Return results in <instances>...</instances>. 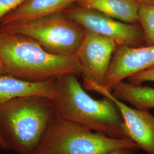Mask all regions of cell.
I'll return each mask as SVG.
<instances>
[{"label":"cell","instance_id":"cell-1","mask_svg":"<svg viewBox=\"0 0 154 154\" xmlns=\"http://www.w3.org/2000/svg\"><path fill=\"white\" fill-rule=\"evenodd\" d=\"M77 75L65 74L55 78L52 99L57 115L90 130L116 138H127L121 112L111 99H94L78 81Z\"/></svg>","mask_w":154,"mask_h":154},{"label":"cell","instance_id":"cell-2","mask_svg":"<svg viewBox=\"0 0 154 154\" xmlns=\"http://www.w3.org/2000/svg\"><path fill=\"white\" fill-rule=\"evenodd\" d=\"M0 58L8 74L32 82L82 72L75 56L53 54L33 39L16 33L0 31Z\"/></svg>","mask_w":154,"mask_h":154},{"label":"cell","instance_id":"cell-3","mask_svg":"<svg viewBox=\"0 0 154 154\" xmlns=\"http://www.w3.org/2000/svg\"><path fill=\"white\" fill-rule=\"evenodd\" d=\"M57 115L52 99L18 98L0 105V137L9 150L32 154Z\"/></svg>","mask_w":154,"mask_h":154},{"label":"cell","instance_id":"cell-4","mask_svg":"<svg viewBox=\"0 0 154 154\" xmlns=\"http://www.w3.org/2000/svg\"><path fill=\"white\" fill-rule=\"evenodd\" d=\"M123 147L134 151L139 149L129 138H112L56 115L32 154H109Z\"/></svg>","mask_w":154,"mask_h":154},{"label":"cell","instance_id":"cell-5","mask_svg":"<svg viewBox=\"0 0 154 154\" xmlns=\"http://www.w3.org/2000/svg\"><path fill=\"white\" fill-rule=\"evenodd\" d=\"M0 31L24 35L50 53L75 56L86 29L62 12L28 22L0 26Z\"/></svg>","mask_w":154,"mask_h":154},{"label":"cell","instance_id":"cell-6","mask_svg":"<svg viewBox=\"0 0 154 154\" xmlns=\"http://www.w3.org/2000/svg\"><path fill=\"white\" fill-rule=\"evenodd\" d=\"M63 13L86 30L113 40L118 47L137 48L145 45L143 30L139 23L122 22L99 11L78 5L72 6Z\"/></svg>","mask_w":154,"mask_h":154},{"label":"cell","instance_id":"cell-7","mask_svg":"<svg viewBox=\"0 0 154 154\" xmlns=\"http://www.w3.org/2000/svg\"><path fill=\"white\" fill-rule=\"evenodd\" d=\"M84 88L111 99L119 110L123 119L122 128L130 139L148 154H154V116L149 110L133 108L118 99L105 86L83 79Z\"/></svg>","mask_w":154,"mask_h":154},{"label":"cell","instance_id":"cell-8","mask_svg":"<svg viewBox=\"0 0 154 154\" xmlns=\"http://www.w3.org/2000/svg\"><path fill=\"white\" fill-rule=\"evenodd\" d=\"M117 48L113 40L86 30L75 55L81 67L83 79L104 86Z\"/></svg>","mask_w":154,"mask_h":154},{"label":"cell","instance_id":"cell-9","mask_svg":"<svg viewBox=\"0 0 154 154\" xmlns=\"http://www.w3.org/2000/svg\"><path fill=\"white\" fill-rule=\"evenodd\" d=\"M153 66L154 45L137 48L118 46L113 55L103 86L112 91L117 83Z\"/></svg>","mask_w":154,"mask_h":154},{"label":"cell","instance_id":"cell-10","mask_svg":"<svg viewBox=\"0 0 154 154\" xmlns=\"http://www.w3.org/2000/svg\"><path fill=\"white\" fill-rule=\"evenodd\" d=\"M55 78L32 82L10 74L1 75L0 105L16 98L29 96H40L53 99L55 93Z\"/></svg>","mask_w":154,"mask_h":154},{"label":"cell","instance_id":"cell-11","mask_svg":"<svg viewBox=\"0 0 154 154\" xmlns=\"http://www.w3.org/2000/svg\"><path fill=\"white\" fill-rule=\"evenodd\" d=\"M78 0H26L0 21V26L28 22L65 11Z\"/></svg>","mask_w":154,"mask_h":154},{"label":"cell","instance_id":"cell-12","mask_svg":"<svg viewBox=\"0 0 154 154\" xmlns=\"http://www.w3.org/2000/svg\"><path fill=\"white\" fill-rule=\"evenodd\" d=\"M76 3L122 22L139 23L140 4L136 0H78Z\"/></svg>","mask_w":154,"mask_h":154},{"label":"cell","instance_id":"cell-13","mask_svg":"<svg viewBox=\"0 0 154 154\" xmlns=\"http://www.w3.org/2000/svg\"><path fill=\"white\" fill-rule=\"evenodd\" d=\"M112 93L118 99L130 103L135 108L149 110L154 109L153 88L123 81L114 87Z\"/></svg>","mask_w":154,"mask_h":154},{"label":"cell","instance_id":"cell-14","mask_svg":"<svg viewBox=\"0 0 154 154\" xmlns=\"http://www.w3.org/2000/svg\"><path fill=\"white\" fill-rule=\"evenodd\" d=\"M139 23L143 30L145 45H154V5H140Z\"/></svg>","mask_w":154,"mask_h":154},{"label":"cell","instance_id":"cell-15","mask_svg":"<svg viewBox=\"0 0 154 154\" xmlns=\"http://www.w3.org/2000/svg\"><path fill=\"white\" fill-rule=\"evenodd\" d=\"M129 82L137 85H142L148 82H154V66L139 72L127 78Z\"/></svg>","mask_w":154,"mask_h":154},{"label":"cell","instance_id":"cell-16","mask_svg":"<svg viewBox=\"0 0 154 154\" xmlns=\"http://www.w3.org/2000/svg\"><path fill=\"white\" fill-rule=\"evenodd\" d=\"M26 0H0V21Z\"/></svg>","mask_w":154,"mask_h":154},{"label":"cell","instance_id":"cell-17","mask_svg":"<svg viewBox=\"0 0 154 154\" xmlns=\"http://www.w3.org/2000/svg\"><path fill=\"white\" fill-rule=\"evenodd\" d=\"M134 150L128 148H119L116 149L109 154H135Z\"/></svg>","mask_w":154,"mask_h":154},{"label":"cell","instance_id":"cell-18","mask_svg":"<svg viewBox=\"0 0 154 154\" xmlns=\"http://www.w3.org/2000/svg\"><path fill=\"white\" fill-rule=\"evenodd\" d=\"M140 5H154V0H136Z\"/></svg>","mask_w":154,"mask_h":154},{"label":"cell","instance_id":"cell-19","mask_svg":"<svg viewBox=\"0 0 154 154\" xmlns=\"http://www.w3.org/2000/svg\"><path fill=\"white\" fill-rule=\"evenodd\" d=\"M4 74H8L7 72L6 71L5 68L4 66V64L0 58V75Z\"/></svg>","mask_w":154,"mask_h":154},{"label":"cell","instance_id":"cell-20","mask_svg":"<svg viewBox=\"0 0 154 154\" xmlns=\"http://www.w3.org/2000/svg\"><path fill=\"white\" fill-rule=\"evenodd\" d=\"M0 149H3V150L8 149L5 142L4 141V140L2 139L1 137H0Z\"/></svg>","mask_w":154,"mask_h":154}]
</instances>
